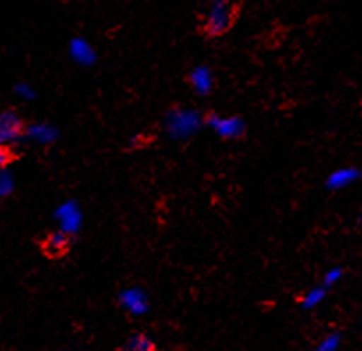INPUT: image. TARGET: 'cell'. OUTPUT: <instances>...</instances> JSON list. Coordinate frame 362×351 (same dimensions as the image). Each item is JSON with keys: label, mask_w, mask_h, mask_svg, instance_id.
<instances>
[{"label": "cell", "mask_w": 362, "mask_h": 351, "mask_svg": "<svg viewBox=\"0 0 362 351\" xmlns=\"http://www.w3.org/2000/svg\"><path fill=\"white\" fill-rule=\"evenodd\" d=\"M204 124V116L196 109L174 107L163 117V130L173 141L183 142L199 133Z\"/></svg>", "instance_id": "1"}, {"label": "cell", "mask_w": 362, "mask_h": 351, "mask_svg": "<svg viewBox=\"0 0 362 351\" xmlns=\"http://www.w3.org/2000/svg\"><path fill=\"white\" fill-rule=\"evenodd\" d=\"M236 20V6L233 0H210L203 16V34L210 40L229 32Z\"/></svg>", "instance_id": "2"}, {"label": "cell", "mask_w": 362, "mask_h": 351, "mask_svg": "<svg viewBox=\"0 0 362 351\" xmlns=\"http://www.w3.org/2000/svg\"><path fill=\"white\" fill-rule=\"evenodd\" d=\"M204 124L224 141H238L247 133V124L240 116H221L217 112H210L204 116Z\"/></svg>", "instance_id": "3"}, {"label": "cell", "mask_w": 362, "mask_h": 351, "mask_svg": "<svg viewBox=\"0 0 362 351\" xmlns=\"http://www.w3.org/2000/svg\"><path fill=\"white\" fill-rule=\"evenodd\" d=\"M54 218L59 225V231L66 232L71 238H75L80 231H82L83 225V213L82 208L76 201H64L62 204H59L54 211Z\"/></svg>", "instance_id": "4"}, {"label": "cell", "mask_w": 362, "mask_h": 351, "mask_svg": "<svg viewBox=\"0 0 362 351\" xmlns=\"http://www.w3.org/2000/svg\"><path fill=\"white\" fill-rule=\"evenodd\" d=\"M23 124L22 117L15 110H0V145L15 148L23 141Z\"/></svg>", "instance_id": "5"}, {"label": "cell", "mask_w": 362, "mask_h": 351, "mask_svg": "<svg viewBox=\"0 0 362 351\" xmlns=\"http://www.w3.org/2000/svg\"><path fill=\"white\" fill-rule=\"evenodd\" d=\"M117 302H119L121 307L128 312V314L135 316V318H141V316L148 314L149 311V297L142 287H127V290L121 291L117 295Z\"/></svg>", "instance_id": "6"}, {"label": "cell", "mask_w": 362, "mask_h": 351, "mask_svg": "<svg viewBox=\"0 0 362 351\" xmlns=\"http://www.w3.org/2000/svg\"><path fill=\"white\" fill-rule=\"evenodd\" d=\"M68 54L71 57V61L75 62L80 68H90L95 66L98 61V52L95 50V47L86 40V37H71L68 43Z\"/></svg>", "instance_id": "7"}, {"label": "cell", "mask_w": 362, "mask_h": 351, "mask_svg": "<svg viewBox=\"0 0 362 351\" xmlns=\"http://www.w3.org/2000/svg\"><path fill=\"white\" fill-rule=\"evenodd\" d=\"M189 83L192 87V91L196 93L201 98H206L214 93L215 87V76L214 71H211L210 66L199 64L196 68L190 69L189 73Z\"/></svg>", "instance_id": "8"}, {"label": "cell", "mask_w": 362, "mask_h": 351, "mask_svg": "<svg viewBox=\"0 0 362 351\" xmlns=\"http://www.w3.org/2000/svg\"><path fill=\"white\" fill-rule=\"evenodd\" d=\"M59 138V130L54 124L48 123H33L25 124L23 130V141L34 142L37 145H52Z\"/></svg>", "instance_id": "9"}, {"label": "cell", "mask_w": 362, "mask_h": 351, "mask_svg": "<svg viewBox=\"0 0 362 351\" xmlns=\"http://www.w3.org/2000/svg\"><path fill=\"white\" fill-rule=\"evenodd\" d=\"M361 178V170L357 167H341V169L334 170V172L329 174V178H327L325 186L327 190H344L348 186L354 185L355 182H358Z\"/></svg>", "instance_id": "10"}, {"label": "cell", "mask_w": 362, "mask_h": 351, "mask_svg": "<svg viewBox=\"0 0 362 351\" xmlns=\"http://www.w3.org/2000/svg\"><path fill=\"white\" fill-rule=\"evenodd\" d=\"M71 239H73L71 236L57 229V231L50 232V234L43 239V250L47 252V256L61 257L69 250V246H71Z\"/></svg>", "instance_id": "11"}, {"label": "cell", "mask_w": 362, "mask_h": 351, "mask_svg": "<svg viewBox=\"0 0 362 351\" xmlns=\"http://www.w3.org/2000/svg\"><path fill=\"white\" fill-rule=\"evenodd\" d=\"M327 297V287L323 286H316L311 287L309 291H305L304 297L300 298V309L302 311H313L315 307H318Z\"/></svg>", "instance_id": "12"}, {"label": "cell", "mask_w": 362, "mask_h": 351, "mask_svg": "<svg viewBox=\"0 0 362 351\" xmlns=\"http://www.w3.org/2000/svg\"><path fill=\"white\" fill-rule=\"evenodd\" d=\"M123 350L127 351H153L156 350L155 346V340L151 339L149 335H146V333H134V335H130L127 339V343H124Z\"/></svg>", "instance_id": "13"}, {"label": "cell", "mask_w": 362, "mask_h": 351, "mask_svg": "<svg viewBox=\"0 0 362 351\" xmlns=\"http://www.w3.org/2000/svg\"><path fill=\"white\" fill-rule=\"evenodd\" d=\"M15 186V176L9 170V167L8 169H0V199H6V197L11 196Z\"/></svg>", "instance_id": "14"}, {"label": "cell", "mask_w": 362, "mask_h": 351, "mask_svg": "<svg viewBox=\"0 0 362 351\" xmlns=\"http://www.w3.org/2000/svg\"><path fill=\"white\" fill-rule=\"evenodd\" d=\"M341 343H343V335H341V332H337L336 330V332L327 333V335L320 340V344L316 346V350L318 351H336V350H339Z\"/></svg>", "instance_id": "15"}, {"label": "cell", "mask_w": 362, "mask_h": 351, "mask_svg": "<svg viewBox=\"0 0 362 351\" xmlns=\"http://www.w3.org/2000/svg\"><path fill=\"white\" fill-rule=\"evenodd\" d=\"M343 273L344 272L341 266H334V268H330L329 272H325V275H323V286H325L327 290L337 286V284L341 282V279H343Z\"/></svg>", "instance_id": "16"}, {"label": "cell", "mask_w": 362, "mask_h": 351, "mask_svg": "<svg viewBox=\"0 0 362 351\" xmlns=\"http://www.w3.org/2000/svg\"><path fill=\"white\" fill-rule=\"evenodd\" d=\"M15 95L18 96L20 100H23V102H33L34 98H36V91H34V87L30 85V83H25V82H20L15 85Z\"/></svg>", "instance_id": "17"}, {"label": "cell", "mask_w": 362, "mask_h": 351, "mask_svg": "<svg viewBox=\"0 0 362 351\" xmlns=\"http://www.w3.org/2000/svg\"><path fill=\"white\" fill-rule=\"evenodd\" d=\"M15 160H16V155L15 151H13V148L0 145V169H8Z\"/></svg>", "instance_id": "18"}, {"label": "cell", "mask_w": 362, "mask_h": 351, "mask_svg": "<svg viewBox=\"0 0 362 351\" xmlns=\"http://www.w3.org/2000/svg\"><path fill=\"white\" fill-rule=\"evenodd\" d=\"M139 142H141V135H135V137L130 138V145H134V148L135 145H141Z\"/></svg>", "instance_id": "19"}]
</instances>
